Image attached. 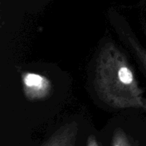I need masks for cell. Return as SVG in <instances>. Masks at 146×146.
<instances>
[{
    "label": "cell",
    "mask_w": 146,
    "mask_h": 146,
    "mask_svg": "<svg viewBox=\"0 0 146 146\" xmlns=\"http://www.w3.org/2000/svg\"><path fill=\"white\" fill-rule=\"evenodd\" d=\"M23 92L30 101H37L48 98L52 91V84L48 78L32 72L21 74Z\"/></svg>",
    "instance_id": "obj_2"
},
{
    "label": "cell",
    "mask_w": 146,
    "mask_h": 146,
    "mask_svg": "<svg viewBox=\"0 0 146 146\" xmlns=\"http://www.w3.org/2000/svg\"><path fill=\"white\" fill-rule=\"evenodd\" d=\"M94 86L104 103L115 108L146 111V98L123 53L112 43L101 48L96 60Z\"/></svg>",
    "instance_id": "obj_1"
},
{
    "label": "cell",
    "mask_w": 146,
    "mask_h": 146,
    "mask_svg": "<svg viewBox=\"0 0 146 146\" xmlns=\"http://www.w3.org/2000/svg\"><path fill=\"white\" fill-rule=\"evenodd\" d=\"M111 146H140L133 138L122 129H116L112 138Z\"/></svg>",
    "instance_id": "obj_5"
},
{
    "label": "cell",
    "mask_w": 146,
    "mask_h": 146,
    "mask_svg": "<svg viewBox=\"0 0 146 146\" xmlns=\"http://www.w3.org/2000/svg\"><path fill=\"white\" fill-rule=\"evenodd\" d=\"M125 38H126L128 46L131 47V49L132 50L133 53L134 54L135 56L138 58L146 72V49L143 48L132 36L126 34Z\"/></svg>",
    "instance_id": "obj_4"
},
{
    "label": "cell",
    "mask_w": 146,
    "mask_h": 146,
    "mask_svg": "<svg viewBox=\"0 0 146 146\" xmlns=\"http://www.w3.org/2000/svg\"><path fill=\"white\" fill-rule=\"evenodd\" d=\"M86 146H99V145H98V143L96 137L94 135H91L88 136V139H87Z\"/></svg>",
    "instance_id": "obj_6"
},
{
    "label": "cell",
    "mask_w": 146,
    "mask_h": 146,
    "mask_svg": "<svg viewBox=\"0 0 146 146\" xmlns=\"http://www.w3.org/2000/svg\"><path fill=\"white\" fill-rule=\"evenodd\" d=\"M78 131L76 122L68 123L60 127L41 146H76Z\"/></svg>",
    "instance_id": "obj_3"
}]
</instances>
